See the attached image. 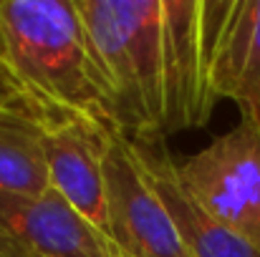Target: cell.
<instances>
[{"label":"cell","mask_w":260,"mask_h":257,"mask_svg":"<svg viewBox=\"0 0 260 257\" xmlns=\"http://www.w3.org/2000/svg\"><path fill=\"white\" fill-rule=\"evenodd\" d=\"M111 101L114 126L134 141H165L159 0H76Z\"/></svg>","instance_id":"7a4b0ae2"},{"label":"cell","mask_w":260,"mask_h":257,"mask_svg":"<svg viewBox=\"0 0 260 257\" xmlns=\"http://www.w3.org/2000/svg\"><path fill=\"white\" fill-rule=\"evenodd\" d=\"M253 111H255V114H258V119H260V111H258V108H253Z\"/></svg>","instance_id":"4fadbf2b"},{"label":"cell","mask_w":260,"mask_h":257,"mask_svg":"<svg viewBox=\"0 0 260 257\" xmlns=\"http://www.w3.org/2000/svg\"><path fill=\"white\" fill-rule=\"evenodd\" d=\"M48 189L43 121L25 103L0 108V192L33 197Z\"/></svg>","instance_id":"30bf717a"},{"label":"cell","mask_w":260,"mask_h":257,"mask_svg":"<svg viewBox=\"0 0 260 257\" xmlns=\"http://www.w3.org/2000/svg\"><path fill=\"white\" fill-rule=\"evenodd\" d=\"M165 136L205 126L215 108L202 0H159Z\"/></svg>","instance_id":"5b68a950"},{"label":"cell","mask_w":260,"mask_h":257,"mask_svg":"<svg viewBox=\"0 0 260 257\" xmlns=\"http://www.w3.org/2000/svg\"><path fill=\"white\" fill-rule=\"evenodd\" d=\"M0 51L43 124L86 119L114 126L76 0H0Z\"/></svg>","instance_id":"6da1fadb"},{"label":"cell","mask_w":260,"mask_h":257,"mask_svg":"<svg viewBox=\"0 0 260 257\" xmlns=\"http://www.w3.org/2000/svg\"><path fill=\"white\" fill-rule=\"evenodd\" d=\"M106 124L86 119H66L43 124V146L51 189L58 192L93 227L109 235L106 207Z\"/></svg>","instance_id":"ba28073f"},{"label":"cell","mask_w":260,"mask_h":257,"mask_svg":"<svg viewBox=\"0 0 260 257\" xmlns=\"http://www.w3.org/2000/svg\"><path fill=\"white\" fill-rule=\"evenodd\" d=\"M0 242L15 257H121L58 192L23 197L0 192Z\"/></svg>","instance_id":"8992f818"},{"label":"cell","mask_w":260,"mask_h":257,"mask_svg":"<svg viewBox=\"0 0 260 257\" xmlns=\"http://www.w3.org/2000/svg\"><path fill=\"white\" fill-rule=\"evenodd\" d=\"M20 103H25L23 93H20V88L15 84L13 71L8 68V63H5V58L0 53V108H10V106H20Z\"/></svg>","instance_id":"8fae6325"},{"label":"cell","mask_w":260,"mask_h":257,"mask_svg":"<svg viewBox=\"0 0 260 257\" xmlns=\"http://www.w3.org/2000/svg\"><path fill=\"white\" fill-rule=\"evenodd\" d=\"M215 98L260 111V0H202Z\"/></svg>","instance_id":"52a82bcc"},{"label":"cell","mask_w":260,"mask_h":257,"mask_svg":"<svg viewBox=\"0 0 260 257\" xmlns=\"http://www.w3.org/2000/svg\"><path fill=\"white\" fill-rule=\"evenodd\" d=\"M134 141V139H132ZM142 167L154 184L189 257H260L255 247L220 225L179 176V162L162 141H134Z\"/></svg>","instance_id":"9c48e42d"},{"label":"cell","mask_w":260,"mask_h":257,"mask_svg":"<svg viewBox=\"0 0 260 257\" xmlns=\"http://www.w3.org/2000/svg\"><path fill=\"white\" fill-rule=\"evenodd\" d=\"M179 176L220 225L260 252V119L253 108H240L230 131L179 162Z\"/></svg>","instance_id":"3957f363"},{"label":"cell","mask_w":260,"mask_h":257,"mask_svg":"<svg viewBox=\"0 0 260 257\" xmlns=\"http://www.w3.org/2000/svg\"><path fill=\"white\" fill-rule=\"evenodd\" d=\"M106 207L109 237L121 257H189L170 212L149 181L137 144L119 129H109L106 144Z\"/></svg>","instance_id":"277c9868"},{"label":"cell","mask_w":260,"mask_h":257,"mask_svg":"<svg viewBox=\"0 0 260 257\" xmlns=\"http://www.w3.org/2000/svg\"><path fill=\"white\" fill-rule=\"evenodd\" d=\"M0 257H15V255H13V252H10V250L3 245V242H0Z\"/></svg>","instance_id":"7c38bea8"}]
</instances>
